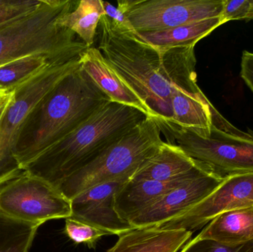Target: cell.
Instances as JSON below:
<instances>
[{
  "mask_svg": "<svg viewBox=\"0 0 253 252\" xmlns=\"http://www.w3.org/2000/svg\"><path fill=\"white\" fill-rule=\"evenodd\" d=\"M109 102L80 65L47 93L24 121L13 150L20 168L25 172L28 164Z\"/></svg>",
  "mask_w": 253,
  "mask_h": 252,
  "instance_id": "cell-1",
  "label": "cell"
},
{
  "mask_svg": "<svg viewBox=\"0 0 253 252\" xmlns=\"http://www.w3.org/2000/svg\"><path fill=\"white\" fill-rule=\"evenodd\" d=\"M146 117L135 108L109 102L75 131L28 164L25 172L56 187L95 161Z\"/></svg>",
  "mask_w": 253,
  "mask_h": 252,
  "instance_id": "cell-2",
  "label": "cell"
},
{
  "mask_svg": "<svg viewBox=\"0 0 253 252\" xmlns=\"http://www.w3.org/2000/svg\"><path fill=\"white\" fill-rule=\"evenodd\" d=\"M99 49L110 66L151 109L156 118L172 121L170 78L162 53L136 31L117 28L101 18Z\"/></svg>",
  "mask_w": 253,
  "mask_h": 252,
  "instance_id": "cell-3",
  "label": "cell"
},
{
  "mask_svg": "<svg viewBox=\"0 0 253 252\" xmlns=\"http://www.w3.org/2000/svg\"><path fill=\"white\" fill-rule=\"evenodd\" d=\"M73 0H42L31 14L0 28V66L33 54L54 62L78 59L88 48L73 31L57 25L58 19L75 8Z\"/></svg>",
  "mask_w": 253,
  "mask_h": 252,
  "instance_id": "cell-4",
  "label": "cell"
},
{
  "mask_svg": "<svg viewBox=\"0 0 253 252\" xmlns=\"http://www.w3.org/2000/svg\"><path fill=\"white\" fill-rule=\"evenodd\" d=\"M157 120L146 117L95 161L61 182L56 187L69 200L96 185L131 179L164 143Z\"/></svg>",
  "mask_w": 253,
  "mask_h": 252,
  "instance_id": "cell-5",
  "label": "cell"
},
{
  "mask_svg": "<svg viewBox=\"0 0 253 252\" xmlns=\"http://www.w3.org/2000/svg\"><path fill=\"white\" fill-rule=\"evenodd\" d=\"M168 143L181 147L189 156L208 166L222 178L253 173V131L234 135L212 125L208 135H199L164 118H156Z\"/></svg>",
  "mask_w": 253,
  "mask_h": 252,
  "instance_id": "cell-6",
  "label": "cell"
},
{
  "mask_svg": "<svg viewBox=\"0 0 253 252\" xmlns=\"http://www.w3.org/2000/svg\"><path fill=\"white\" fill-rule=\"evenodd\" d=\"M79 68V59L68 62H50L14 90L13 99L0 121V186L25 173L13 155L25 118L59 81Z\"/></svg>",
  "mask_w": 253,
  "mask_h": 252,
  "instance_id": "cell-7",
  "label": "cell"
},
{
  "mask_svg": "<svg viewBox=\"0 0 253 252\" xmlns=\"http://www.w3.org/2000/svg\"><path fill=\"white\" fill-rule=\"evenodd\" d=\"M0 213L40 226L72 216L71 200L51 183L26 173L0 187Z\"/></svg>",
  "mask_w": 253,
  "mask_h": 252,
  "instance_id": "cell-8",
  "label": "cell"
},
{
  "mask_svg": "<svg viewBox=\"0 0 253 252\" xmlns=\"http://www.w3.org/2000/svg\"><path fill=\"white\" fill-rule=\"evenodd\" d=\"M117 4L136 32H156L219 17L225 0H120Z\"/></svg>",
  "mask_w": 253,
  "mask_h": 252,
  "instance_id": "cell-9",
  "label": "cell"
},
{
  "mask_svg": "<svg viewBox=\"0 0 253 252\" xmlns=\"http://www.w3.org/2000/svg\"><path fill=\"white\" fill-rule=\"evenodd\" d=\"M250 207H253V173L228 176L197 205L158 227L193 232L222 213Z\"/></svg>",
  "mask_w": 253,
  "mask_h": 252,
  "instance_id": "cell-10",
  "label": "cell"
},
{
  "mask_svg": "<svg viewBox=\"0 0 253 252\" xmlns=\"http://www.w3.org/2000/svg\"><path fill=\"white\" fill-rule=\"evenodd\" d=\"M214 173L185 182L143 210L129 223L134 229L159 226L187 213L212 193L224 180Z\"/></svg>",
  "mask_w": 253,
  "mask_h": 252,
  "instance_id": "cell-11",
  "label": "cell"
},
{
  "mask_svg": "<svg viewBox=\"0 0 253 252\" xmlns=\"http://www.w3.org/2000/svg\"><path fill=\"white\" fill-rule=\"evenodd\" d=\"M129 179L113 180L86 189L71 200V217L102 228L113 235L133 229L130 223L120 217L115 207L117 192Z\"/></svg>",
  "mask_w": 253,
  "mask_h": 252,
  "instance_id": "cell-12",
  "label": "cell"
},
{
  "mask_svg": "<svg viewBox=\"0 0 253 252\" xmlns=\"http://www.w3.org/2000/svg\"><path fill=\"white\" fill-rule=\"evenodd\" d=\"M213 173L208 166L189 156L181 147L164 142L132 179L172 182L197 179Z\"/></svg>",
  "mask_w": 253,
  "mask_h": 252,
  "instance_id": "cell-13",
  "label": "cell"
},
{
  "mask_svg": "<svg viewBox=\"0 0 253 252\" xmlns=\"http://www.w3.org/2000/svg\"><path fill=\"white\" fill-rule=\"evenodd\" d=\"M79 62L80 68L111 102L135 108L146 116L156 118L151 109L110 66L99 49H86L79 57Z\"/></svg>",
  "mask_w": 253,
  "mask_h": 252,
  "instance_id": "cell-14",
  "label": "cell"
},
{
  "mask_svg": "<svg viewBox=\"0 0 253 252\" xmlns=\"http://www.w3.org/2000/svg\"><path fill=\"white\" fill-rule=\"evenodd\" d=\"M193 233L186 229L158 226L137 228L120 235L107 252H179Z\"/></svg>",
  "mask_w": 253,
  "mask_h": 252,
  "instance_id": "cell-15",
  "label": "cell"
},
{
  "mask_svg": "<svg viewBox=\"0 0 253 252\" xmlns=\"http://www.w3.org/2000/svg\"><path fill=\"white\" fill-rule=\"evenodd\" d=\"M192 180L194 179L165 183L156 180L129 179L116 195V210L122 218L129 222L168 191Z\"/></svg>",
  "mask_w": 253,
  "mask_h": 252,
  "instance_id": "cell-16",
  "label": "cell"
},
{
  "mask_svg": "<svg viewBox=\"0 0 253 252\" xmlns=\"http://www.w3.org/2000/svg\"><path fill=\"white\" fill-rule=\"evenodd\" d=\"M197 236L226 245H239L253 241V207L219 215Z\"/></svg>",
  "mask_w": 253,
  "mask_h": 252,
  "instance_id": "cell-17",
  "label": "cell"
},
{
  "mask_svg": "<svg viewBox=\"0 0 253 252\" xmlns=\"http://www.w3.org/2000/svg\"><path fill=\"white\" fill-rule=\"evenodd\" d=\"M227 23L222 16L202 19L156 32H137L138 36L162 52L177 47L195 46L220 25Z\"/></svg>",
  "mask_w": 253,
  "mask_h": 252,
  "instance_id": "cell-18",
  "label": "cell"
},
{
  "mask_svg": "<svg viewBox=\"0 0 253 252\" xmlns=\"http://www.w3.org/2000/svg\"><path fill=\"white\" fill-rule=\"evenodd\" d=\"M105 15L102 0H81L72 11L58 19L57 25L73 31L87 47H91L101 18Z\"/></svg>",
  "mask_w": 253,
  "mask_h": 252,
  "instance_id": "cell-19",
  "label": "cell"
},
{
  "mask_svg": "<svg viewBox=\"0 0 253 252\" xmlns=\"http://www.w3.org/2000/svg\"><path fill=\"white\" fill-rule=\"evenodd\" d=\"M44 54H33L12 61L0 66V93L9 94L50 62Z\"/></svg>",
  "mask_w": 253,
  "mask_h": 252,
  "instance_id": "cell-20",
  "label": "cell"
},
{
  "mask_svg": "<svg viewBox=\"0 0 253 252\" xmlns=\"http://www.w3.org/2000/svg\"><path fill=\"white\" fill-rule=\"evenodd\" d=\"M39 227L0 213V252H29Z\"/></svg>",
  "mask_w": 253,
  "mask_h": 252,
  "instance_id": "cell-21",
  "label": "cell"
},
{
  "mask_svg": "<svg viewBox=\"0 0 253 252\" xmlns=\"http://www.w3.org/2000/svg\"><path fill=\"white\" fill-rule=\"evenodd\" d=\"M64 231L65 235L75 244H84L90 249H94L96 243L102 237L113 235L102 228L72 217L65 219Z\"/></svg>",
  "mask_w": 253,
  "mask_h": 252,
  "instance_id": "cell-22",
  "label": "cell"
},
{
  "mask_svg": "<svg viewBox=\"0 0 253 252\" xmlns=\"http://www.w3.org/2000/svg\"><path fill=\"white\" fill-rule=\"evenodd\" d=\"M42 0H0V28L37 10Z\"/></svg>",
  "mask_w": 253,
  "mask_h": 252,
  "instance_id": "cell-23",
  "label": "cell"
},
{
  "mask_svg": "<svg viewBox=\"0 0 253 252\" xmlns=\"http://www.w3.org/2000/svg\"><path fill=\"white\" fill-rule=\"evenodd\" d=\"M179 252H253V241L239 245H226L196 236L190 240Z\"/></svg>",
  "mask_w": 253,
  "mask_h": 252,
  "instance_id": "cell-24",
  "label": "cell"
},
{
  "mask_svg": "<svg viewBox=\"0 0 253 252\" xmlns=\"http://www.w3.org/2000/svg\"><path fill=\"white\" fill-rule=\"evenodd\" d=\"M103 6L106 16L111 19V22L115 26L122 29L135 31L125 13L118 7H115L108 1H103Z\"/></svg>",
  "mask_w": 253,
  "mask_h": 252,
  "instance_id": "cell-25",
  "label": "cell"
},
{
  "mask_svg": "<svg viewBox=\"0 0 253 252\" xmlns=\"http://www.w3.org/2000/svg\"><path fill=\"white\" fill-rule=\"evenodd\" d=\"M241 77L253 93V53L247 50L242 53Z\"/></svg>",
  "mask_w": 253,
  "mask_h": 252,
  "instance_id": "cell-26",
  "label": "cell"
},
{
  "mask_svg": "<svg viewBox=\"0 0 253 252\" xmlns=\"http://www.w3.org/2000/svg\"><path fill=\"white\" fill-rule=\"evenodd\" d=\"M253 19V0H247L246 14L245 20L250 21Z\"/></svg>",
  "mask_w": 253,
  "mask_h": 252,
  "instance_id": "cell-27",
  "label": "cell"
},
{
  "mask_svg": "<svg viewBox=\"0 0 253 252\" xmlns=\"http://www.w3.org/2000/svg\"><path fill=\"white\" fill-rule=\"evenodd\" d=\"M13 93H14V91L13 93H9V94L0 93V108L11 100L12 97L13 96Z\"/></svg>",
  "mask_w": 253,
  "mask_h": 252,
  "instance_id": "cell-28",
  "label": "cell"
},
{
  "mask_svg": "<svg viewBox=\"0 0 253 252\" xmlns=\"http://www.w3.org/2000/svg\"><path fill=\"white\" fill-rule=\"evenodd\" d=\"M13 97H12L11 100H10V102H7V104H5V105H3V106H1V108H0V121H1V118H2L3 115H4V112H5L7 107L9 106V105H10V102H11L12 99H13Z\"/></svg>",
  "mask_w": 253,
  "mask_h": 252,
  "instance_id": "cell-29",
  "label": "cell"
}]
</instances>
